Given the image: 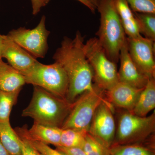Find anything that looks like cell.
Returning a JSON list of instances; mask_svg holds the SVG:
<instances>
[{
    "label": "cell",
    "instance_id": "cell-28",
    "mask_svg": "<svg viewBox=\"0 0 155 155\" xmlns=\"http://www.w3.org/2000/svg\"><path fill=\"white\" fill-rule=\"evenodd\" d=\"M51 0H31L32 8V14L36 15L41 11V8L49 3Z\"/></svg>",
    "mask_w": 155,
    "mask_h": 155
},
{
    "label": "cell",
    "instance_id": "cell-10",
    "mask_svg": "<svg viewBox=\"0 0 155 155\" xmlns=\"http://www.w3.org/2000/svg\"><path fill=\"white\" fill-rule=\"evenodd\" d=\"M113 112V106L107 99L103 101L96 110L88 132L108 148L113 145L116 135Z\"/></svg>",
    "mask_w": 155,
    "mask_h": 155
},
{
    "label": "cell",
    "instance_id": "cell-4",
    "mask_svg": "<svg viewBox=\"0 0 155 155\" xmlns=\"http://www.w3.org/2000/svg\"><path fill=\"white\" fill-rule=\"evenodd\" d=\"M84 50L97 87L107 91L119 82L117 64L109 59L97 38L89 39L84 44Z\"/></svg>",
    "mask_w": 155,
    "mask_h": 155
},
{
    "label": "cell",
    "instance_id": "cell-25",
    "mask_svg": "<svg viewBox=\"0 0 155 155\" xmlns=\"http://www.w3.org/2000/svg\"><path fill=\"white\" fill-rule=\"evenodd\" d=\"M19 137L24 139L41 155H65L57 149H54L48 144L36 141L22 134H17Z\"/></svg>",
    "mask_w": 155,
    "mask_h": 155
},
{
    "label": "cell",
    "instance_id": "cell-27",
    "mask_svg": "<svg viewBox=\"0 0 155 155\" xmlns=\"http://www.w3.org/2000/svg\"><path fill=\"white\" fill-rule=\"evenodd\" d=\"M56 149L65 155H86L81 148L58 147H56Z\"/></svg>",
    "mask_w": 155,
    "mask_h": 155
},
{
    "label": "cell",
    "instance_id": "cell-6",
    "mask_svg": "<svg viewBox=\"0 0 155 155\" xmlns=\"http://www.w3.org/2000/svg\"><path fill=\"white\" fill-rule=\"evenodd\" d=\"M155 130V112L150 116L141 117L125 111L119 116L112 145L143 143Z\"/></svg>",
    "mask_w": 155,
    "mask_h": 155
},
{
    "label": "cell",
    "instance_id": "cell-19",
    "mask_svg": "<svg viewBox=\"0 0 155 155\" xmlns=\"http://www.w3.org/2000/svg\"><path fill=\"white\" fill-rule=\"evenodd\" d=\"M143 143L111 146L109 155H155L154 146Z\"/></svg>",
    "mask_w": 155,
    "mask_h": 155
},
{
    "label": "cell",
    "instance_id": "cell-17",
    "mask_svg": "<svg viewBox=\"0 0 155 155\" xmlns=\"http://www.w3.org/2000/svg\"><path fill=\"white\" fill-rule=\"evenodd\" d=\"M155 108V79L149 78L140 92L133 110L130 113L145 117Z\"/></svg>",
    "mask_w": 155,
    "mask_h": 155
},
{
    "label": "cell",
    "instance_id": "cell-22",
    "mask_svg": "<svg viewBox=\"0 0 155 155\" xmlns=\"http://www.w3.org/2000/svg\"><path fill=\"white\" fill-rule=\"evenodd\" d=\"M20 91L9 92L0 90V122L10 121L12 108L17 102Z\"/></svg>",
    "mask_w": 155,
    "mask_h": 155
},
{
    "label": "cell",
    "instance_id": "cell-20",
    "mask_svg": "<svg viewBox=\"0 0 155 155\" xmlns=\"http://www.w3.org/2000/svg\"><path fill=\"white\" fill-rule=\"evenodd\" d=\"M88 132L86 130L73 128L62 129L60 147L81 148Z\"/></svg>",
    "mask_w": 155,
    "mask_h": 155
},
{
    "label": "cell",
    "instance_id": "cell-5",
    "mask_svg": "<svg viewBox=\"0 0 155 155\" xmlns=\"http://www.w3.org/2000/svg\"><path fill=\"white\" fill-rule=\"evenodd\" d=\"M22 74L25 83L39 87L57 96L66 99L69 81L65 70L59 63L55 62L45 65L38 61Z\"/></svg>",
    "mask_w": 155,
    "mask_h": 155
},
{
    "label": "cell",
    "instance_id": "cell-29",
    "mask_svg": "<svg viewBox=\"0 0 155 155\" xmlns=\"http://www.w3.org/2000/svg\"><path fill=\"white\" fill-rule=\"evenodd\" d=\"M78 2H80L81 4H83L84 6H86L87 8L89 9L92 13L94 14L96 10H97L96 8L91 4L87 0H77Z\"/></svg>",
    "mask_w": 155,
    "mask_h": 155
},
{
    "label": "cell",
    "instance_id": "cell-7",
    "mask_svg": "<svg viewBox=\"0 0 155 155\" xmlns=\"http://www.w3.org/2000/svg\"><path fill=\"white\" fill-rule=\"evenodd\" d=\"M94 84L92 90L84 92L74 103L72 110L61 126L62 129L73 128L89 131L97 108L106 100L104 91Z\"/></svg>",
    "mask_w": 155,
    "mask_h": 155
},
{
    "label": "cell",
    "instance_id": "cell-24",
    "mask_svg": "<svg viewBox=\"0 0 155 155\" xmlns=\"http://www.w3.org/2000/svg\"><path fill=\"white\" fill-rule=\"evenodd\" d=\"M134 13L155 14V0H125Z\"/></svg>",
    "mask_w": 155,
    "mask_h": 155
},
{
    "label": "cell",
    "instance_id": "cell-15",
    "mask_svg": "<svg viewBox=\"0 0 155 155\" xmlns=\"http://www.w3.org/2000/svg\"><path fill=\"white\" fill-rule=\"evenodd\" d=\"M25 84L20 72L3 61L0 62V90L9 92L21 91Z\"/></svg>",
    "mask_w": 155,
    "mask_h": 155
},
{
    "label": "cell",
    "instance_id": "cell-18",
    "mask_svg": "<svg viewBox=\"0 0 155 155\" xmlns=\"http://www.w3.org/2000/svg\"><path fill=\"white\" fill-rule=\"evenodd\" d=\"M0 140L10 155H21L20 138L10 121L0 122Z\"/></svg>",
    "mask_w": 155,
    "mask_h": 155
},
{
    "label": "cell",
    "instance_id": "cell-8",
    "mask_svg": "<svg viewBox=\"0 0 155 155\" xmlns=\"http://www.w3.org/2000/svg\"><path fill=\"white\" fill-rule=\"evenodd\" d=\"M45 22V16H42L33 29L20 27L11 31L7 35L35 58H44L48 49V39L50 33L46 28Z\"/></svg>",
    "mask_w": 155,
    "mask_h": 155
},
{
    "label": "cell",
    "instance_id": "cell-31",
    "mask_svg": "<svg viewBox=\"0 0 155 155\" xmlns=\"http://www.w3.org/2000/svg\"><path fill=\"white\" fill-rule=\"evenodd\" d=\"M3 40H4V35H2L0 34V62L3 61L2 55V48Z\"/></svg>",
    "mask_w": 155,
    "mask_h": 155
},
{
    "label": "cell",
    "instance_id": "cell-21",
    "mask_svg": "<svg viewBox=\"0 0 155 155\" xmlns=\"http://www.w3.org/2000/svg\"><path fill=\"white\" fill-rule=\"evenodd\" d=\"M134 13L138 23L140 35H143L146 38L155 41V14L150 13Z\"/></svg>",
    "mask_w": 155,
    "mask_h": 155
},
{
    "label": "cell",
    "instance_id": "cell-3",
    "mask_svg": "<svg viewBox=\"0 0 155 155\" xmlns=\"http://www.w3.org/2000/svg\"><path fill=\"white\" fill-rule=\"evenodd\" d=\"M99 12L100 25L96 33L97 38L109 59L117 64L120 50L126 41L114 0H100L97 8Z\"/></svg>",
    "mask_w": 155,
    "mask_h": 155
},
{
    "label": "cell",
    "instance_id": "cell-32",
    "mask_svg": "<svg viewBox=\"0 0 155 155\" xmlns=\"http://www.w3.org/2000/svg\"><path fill=\"white\" fill-rule=\"evenodd\" d=\"M87 1H88L91 4H92L97 9V7L98 5L100 0H87Z\"/></svg>",
    "mask_w": 155,
    "mask_h": 155
},
{
    "label": "cell",
    "instance_id": "cell-30",
    "mask_svg": "<svg viewBox=\"0 0 155 155\" xmlns=\"http://www.w3.org/2000/svg\"><path fill=\"white\" fill-rule=\"evenodd\" d=\"M0 155H10L0 140Z\"/></svg>",
    "mask_w": 155,
    "mask_h": 155
},
{
    "label": "cell",
    "instance_id": "cell-16",
    "mask_svg": "<svg viewBox=\"0 0 155 155\" xmlns=\"http://www.w3.org/2000/svg\"><path fill=\"white\" fill-rule=\"evenodd\" d=\"M120 21L127 38H133L141 35L134 13L125 0H114Z\"/></svg>",
    "mask_w": 155,
    "mask_h": 155
},
{
    "label": "cell",
    "instance_id": "cell-14",
    "mask_svg": "<svg viewBox=\"0 0 155 155\" xmlns=\"http://www.w3.org/2000/svg\"><path fill=\"white\" fill-rule=\"evenodd\" d=\"M17 134H22L31 139L47 144L60 146L62 128L42 125L34 122L30 129L26 125L15 128Z\"/></svg>",
    "mask_w": 155,
    "mask_h": 155
},
{
    "label": "cell",
    "instance_id": "cell-2",
    "mask_svg": "<svg viewBox=\"0 0 155 155\" xmlns=\"http://www.w3.org/2000/svg\"><path fill=\"white\" fill-rule=\"evenodd\" d=\"M73 104L66 99L34 86L32 98L22 111V116L31 118L39 124L61 128Z\"/></svg>",
    "mask_w": 155,
    "mask_h": 155
},
{
    "label": "cell",
    "instance_id": "cell-9",
    "mask_svg": "<svg viewBox=\"0 0 155 155\" xmlns=\"http://www.w3.org/2000/svg\"><path fill=\"white\" fill-rule=\"evenodd\" d=\"M127 49L139 71L147 78H155V41L142 35L127 37Z\"/></svg>",
    "mask_w": 155,
    "mask_h": 155
},
{
    "label": "cell",
    "instance_id": "cell-26",
    "mask_svg": "<svg viewBox=\"0 0 155 155\" xmlns=\"http://www.w3.org/2000/svg\"><path fill=\"white\" fill-rule=\"evenodd\" d=\"M20 138L21 155H41L24 139Z\"/></svg>",
    "mask_w": 155,
    "mask_h": 155
},
{
    "label": "cell",
    "instance_id": "cell-12",
    "mask_svg": "<svg viewBox=\"0 0 155 155\" xmlns=\"http://www.w3.org/2000/svg\"><path fill=\"white\" fill-rule=\"evenodd\" d=\"M119 61L120 63L118 71L119 82L127 84L136 88H144L148 78L139 71L130 58L127 49V38L120 50Z\"/></svg>",
    "mask_w": 155,
    "mask_h": 155
},
{
    "label": "cell",
    "instance_id": "cell-13",
    "mask_svg": "<svg viewBox=\"0 0 155 155\" xmlns=\"http://www.w3.org/2000/svg\"><path fill=\"white\" fill-rule=\"evenodd\" d=\"M143 89L136 88L119 81L109 90L105 91V95L113 107L122 108L131 112Z\"/></svg>",
    "mask_w": 155,
    "mask_h": 155
},
{
    "label": "cell",
    "instance_id": "cell-11",
    "mask_svg": "<svg viewBox=\"0 0 155 155\" xmlns=\"http://www.w3.org/2000/svg\"><path fill=\"white\" fill-rule=\"evenodd\" d=\"M2 55L8 61L9 65L21 74L38 61L7 35H4Z\"/></svg>",
    "mask_w": 155,
    "mask_h": 155
},
{
    "label": "cell",
    "instance_id": "cell-23",
    "mask_svg": "<svg viewBox=\"0 0 155 155\" xmlns=\"http://www.w3.org/2000/svg\"><path fill=\"white\" fill-rule=\"evenodd\" d=\"M81 148L86 155H109V148L105 147L89 132L85 137Z\"/></svg>",
    "mask_w": 155,
    "mask_h": 155
},
{
    "label": "cell",
    "instance_id": "cell-1",
    "mask_svg": "<svg viewBox=\"0 0 155 155\" xmlns=\"http://www.w3.org/2000/svg\"><path fill=\"white\" fill-rule=\"evenodd\" d=\"M84 37L78 31L74 39L64 38L53 57L67 73L69 87L66 99L71 104L94 88L93 72L84 54Z\"/></svg>",
    "mask_w": 155,
    "mask_h": 155
}]
</instances>
